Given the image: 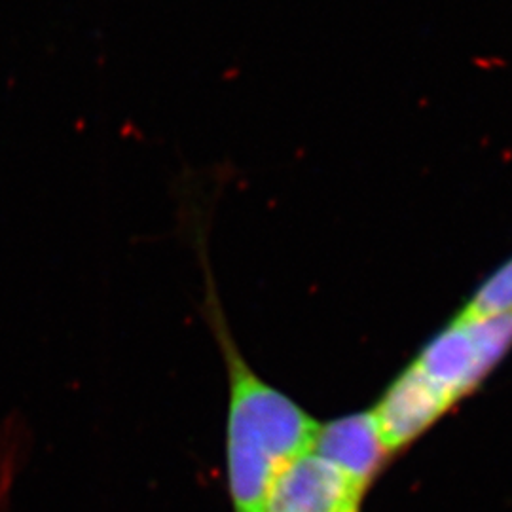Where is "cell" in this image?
Segmentation results:
<instances>
[{
  "label": "cell",
  "instance_id": "cell-1",
  "mask_svg": "<svg viewBox=\"0 0 512 512\" xmlns=\"http://www.w3.org/2000/svg\"><path fill=\"white\" fill-rule=\"evenodd\" d=\"M228 372L226 463L234 512H268L279 473L313 452L321 423L264 382L241 355L219 304L211 308Z\"/></svg>",
  "mask_w": 512,
  "mask_h": 512
},
{
  "label": "cell",
  "instance_id": "cell-2",
  "mask_svg": "<svg viewBox=\"0 0 512 512\" xmlns=\"http://www.w3.org/2000/svg\"><path fill=\"white\" fill-rule=\"evenodd\" d=\"M512 348V313L452 321L410 363L452 404L473 395Z\"/></svg>",
  "mask_w": 512,
  "mask_h": 512
},
{
  "label": "cell",
  "instance_id": "cell-4",
  "mask_svg": "<svg viewBox=\"0 0 512 512\" xmlns=\"http://www.w3.org/2000/svg\"><path fill=\"white\" fill-rule=\"evenodd\" d=\"M454 408L452 401L412 365L385 389L370 410L389 456H395Z\"/></svg>",
  "mask_w": 512,
  "mask_h": 512
},
{
  "label": "cell",
  "instance_id": "cell-5",
  "mask_svg": "<svg viewBox=\"0 0 512 512\" xmlns=\"http://www.w3.org/2000/svg\"><path fill=\"white\" fill-rule=\"evenodd\" d=\"M313 452L366 492L384 471L385 461L391 458L370 412L348 414L323 423Z\"/></svg>",
  "mask_w": 512,
  "mask_h": 512
},
{
  "label": "cell",
  "instance_id": "cell-3",
  "mask_svg": "<svg viewBox=\"0 0 512 512\" xmlns=\"http://www.w3.org/2000/svg\"><path fill=\"white\" fill-rule=\"evenodd\" d=\"M366 494L327 459L310 452L279 473L268 512H361Z\"/></svg>",
  "mask_w": 512,
  "mask_h": 512
},
{
  "label": "cell",
  "instance_id": "cell-6",
  "mask_svg": "<svg viewBox=\"0 0 512 512\" xmlns=\"http://www.w3.org/2000/svg\"><path fill=\"white\" fill-rule=\"evenodd\" d=\"M512 313V256L488 275L454 317L461 323Z\"/></svg>",
  "mask_w": 512,
  "mask_h": 512
}]
</instances>
